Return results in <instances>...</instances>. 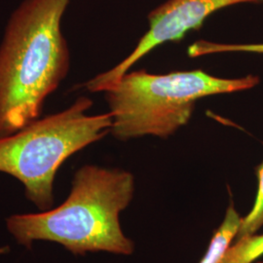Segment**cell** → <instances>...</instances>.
Here are the masks:
<instances>
[{
  "label": "cell",
  "mask_w": 263,
  "mask_h": 263,
  "mask_svg": "<svg viewBox=\"0 0 263 263\" xmlns=\"http://www.w3.org/2000/svg\"><path fill=\"white\" fill-rule=\"evenodd\" d=\"M70 0H24L0 44V139L40 117L70 64L62 19Z\"/></svg>",
  "instance_id": "1"
},
{
  "label": "cell",
  "mask_w": 263,
  "mask_h": 263,
  "mask_svg": "<svg viewBox=\"0 0 263 263\" xmlns=\"http://www.w3.org/2000/svg\"><path fill=\"white\" fill-rule=\"evenodd\" d=\"M135 193L130 172L85 165L78 170L66 201L38 214L11 216L7 229L20 245L35 241L62 245L74 255L106 252L130 255L135 244L120 226L121 212Z\"/></svg>",
  "instance_id": "2"
},
{
  "label": "cell",
  "mask_w": 263,
  "mask_h": 263,
  "mask_svg": "<svg viewBox=\"0 0 263 263\" xmlns=\"http://www.w3.org/2000/svg\"><path fill=\"white\" fill-rule=\"evenodd\" d=\"M259 77L221 78L202 69L154 74L127 72L105 91L110 134L120 141L153 136L167 139L186 125L198 101L253 89Z\"/></svg>",
  "instance_id": "3"
},
{
  "label": "cell",
  "mask_w": 263,
  "mask_h": 263,
  "mask_svg": "<svg viewBox=\"0 0 263 263\" xmlns=\"http://www.w3.org/2000/svg\"><path fill=\"white\" fill-rule=\"evenodd\" d=\"M92 105L90 99L80 97L65 110L0 139V173L18 179L27 198L41 211L54 204V181L61 166L110 133V113L89 115Z\"/></svg>",
  "instance_id": "4"
},
{
  "label": "cell",
  "mask_w": 263,
  "mask_h": 263,
  "mask_svg": "<svg viewBox=\"0 0 263 263\" xmlns=\"http://www.w3.org/2000/svg\"><path fill=\"white\" fill-rule=\"evenodd\" d=\"M239 4L261 5L263 0H167L148 14V30L131 54L111 69L89 80L86 89L105 92L155 48L167 42H179L188 32L201 28L217 11Z\"/></svg>",
  "instance_id": "5"
},
{
  "label": "cell",
  "mask_w": 263,
  "mask_h": 263,
  "mask_svg": "<svg viewBox=\"0 0 263 263\" xmlns=\"http://www.w3.org/2000/svg\"><path fill=\"white\" fill-rule=\"evenodd\" d=\"M242 217L231 203L226 210L222 223L215 232L208 247L207 252L199 263H219L227 249L236 239L241 226Z\"/></svg>",
  "instance_id": "6"
},
{
  "label": "cell",
  "mask_w": 263,
  "mask_h": 263,
  "mask_svg": "<svg viewBox=\"0 0 263 263\" xmlns=\"http://www.w3.org/2000/svg\"><path fill=\"white\" fill-rule=\"evenodd\" d=\"M219 263H254L263 255V234H253L236 239Z\"/></svg>",
  "instance_id": "7"
},
{
  "label": "cell",
  "mask_w": 263,
  "mask_h": 263,
  "mask_svg": "<svg viewBox=\"0 0 263 263\" xmlns=\"http://www.w3.org/2000/svg\"><path fill=\"white\" fill-rule=\"evenodd\" d=\"M221 53H251L263 55V43H217L208 40H198L187 49L190 58L221 54Z\"/></svg>",
  "instance_id": "8"
},
{
  "label": "cell",
  "mask_w": 263,
  "mask_h": 263,
  "mask_svg": "<svg viewBox=\"0 0 263 263\" xmlns=\"http://www.w3.org/2000/svg\"><path fill=\"white\" fill-rule=\"evenodd\" d=\"M257 191L254 206L247 216L242 217L236 239L255 234L263 226V161L256 168Z\"/></svg>",
  "instance_id": "9"
},
{
  "label": "cell",
  "mask_w": 263,
  "mask_h": 263,
  "mask_svg": "<svg viewBox=\"0 0 263 263\" xmlns=\"http://www.w3.org/2000/svg\"><path fill=\"white\" fill-rule=\"evenodd\" d=\"M8 251V247H0V254H6Z\"/></svg>",
  "instance_id": "10"
},
{
  "label": "cell",
  "mask_w": 263,
  "mask_h": 263,
  "mask_svg": "<svg viewBox=\"0 0 263 263\" xmlns=\"http://www.w3.org/2000/svg\"><path fill=\"white\" fill-rule=\"evenodd\" d=\"M258 263H263V262H258Z\"/></svg>",
  "instance_id": "11"
}]
</instances>
